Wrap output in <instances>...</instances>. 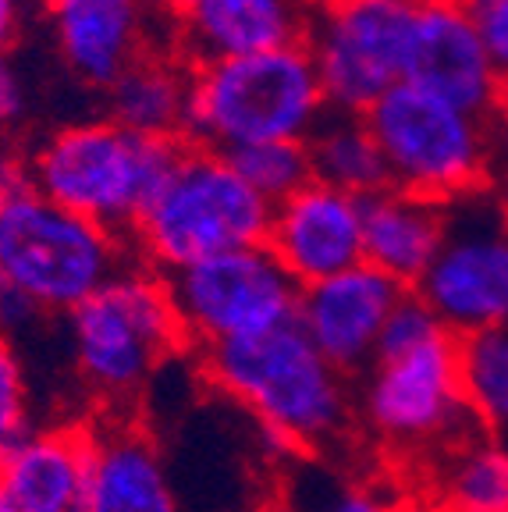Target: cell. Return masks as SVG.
<instances>
[{
    "label": "cell",
    "instance_id": "e575fe53",
    "mask_svg": "<svg viewBox=\"0 0 508 512\" xmlns=\"http://www.w3.org/2000/svg\"><path fill=\"white\" fill-rule=\"evenodd\" d=\"M189 4H192V0H164V8H171L175 15H178L182 8H189Z\"/></svg>",
    "mask_w": 508,
    "mask_h": 512
},
{
    "label": "cell",
    "instance_id": "8992f818",
    "mask_svg": "<svg viewBox=\"0 0 508 512\" xmlns=\"http://www.w3.org/2000/svg\"><path fill=\"white\" fill-rule=\"evenodd\" d=\"M267 228L270 203L235 175L228 157L185 143L178 168L135 221L128 249L157 274H175L210 256L263 246Z\"/></svg>",
    "mask_w": 508,
    "mask_h": 512
},
{
    "label": "cell",
    "instance_id": "277c9868",
    "mask_svg": "<svg viewBox=\"0 0 508 512\" xmlns=\"http://www.w3.org/2000/svg\"><path fill=\"white\" fill-rule=\"evenodd\" d=\"M182 153V139L139 136L111 118L75 121L29 153V175L50 203L128 239Z\"/></svg>",
    "mask_w": 508,
    "mask_h": 512
},
{
    "label": "cell",
    "instance_id": "8fae6325",
    "mask_svg": "<svg viewBox=\"0 0 508 512\" xmlns=\"http://www.w3.org/2000/svg\"><path fill=\"white\" fill-rule=\"evenodd\" d=\"M416 11L384 0H342L313 15L302 36L324 89L327 111L359 114L405 82Z\"/></svg>",
    "mask_w": 508,
    "mask_h": 512
},
{
    "label": "cell",
    "instance_id": "d6986e66",
    "mask_svg": "<svg viewBox=\"0 0 508 512\" xmlns=\"http://www.w3.org/2000/svg\"><path fill=\"white\" fill-rule=\"evenodd\" d=\"M445 242V207L395 185L363 200V260L413 292Z\"/></svg>",
    "mask_w": 508,
    "mask_h": 512
},
{
    "label": "cell",
    "instance_id": "f546056e",
    "mask_svg": "<svg viewBox=\"0 0 508 512\" xmlns=\"http://www.w3.org/2000/svg\"><path fill=\"white\" fill-rule=\"evenodd\" d=\"M491 189L508 203V96L491 118Z\"/></svg>",
    "mask_w": 508,
    "mask_h": 512
},
{
    "label": "cell",
    "instance_id": "2e32d148",
    "mask_svg": "<svg viewBox=\"0 0 508 512\" xmlns=\"http://www.w3.org/2000/svg\"><path fill=\"white\" fill-rule=\"evenodd\" d=\"M96 424H36L0 456V488L18 512H86Z\"/></svg>",
    "mask_w": 508,
    "mask_h": 512
},
{
    "label": "cell",
    "instance_id": "52a82bcc",
    "mask_svg": "<svg viewBox=\"0 0 508 512\" xmlns=\"http://www.w3.org/2000/svg\"><path fill=\"white\" fill-rule=\"evenodd\" d=\"M388 182L441 207L491 185V121L398 82L363 114Z\"/></svg>",
    "mask_w": 508,
    "mask_h": 512
},
{
    "label": "cell",
    "instance_id": "7a4b0ae2",
    "mask_svg": "<svg viewBox=\"0 0 508 512\" xmlns=\"http://www.w3.org/2000/svg\"><path fill=\"white\" fill-rule=\"evenodd\" d=\"M199 367L285 456H324L356 431V381L334 370L295 320L199 352Z\"/></svg>",
    "mask_w": 508,
    "mask_h": 512
},
{
    "label": "cell",
    "instance_id": "ba28073f",
    "mask_svg": "<svg viewBox=\"0 0 508 512\" xmlns=\"http://www.w3.org/2000/svg\"><path fill=\"white\" fill-rule=\"evenodd\" d=\"M128 260V239L36 189L0 203V281L25 292L47 317H68Z\"/></svg>",
    "mask_w": 508,
    "mask_h": 512
},
{
    "label": "cell",
    "instance_id": "5bb4252c",
    "mask_svg": "<svg viewBox=\"0 0 508 512\" xmlns=\"http://www.w3.org/2000/svg\"><path fill=\"white\" fill-rule=\"evenodd\" d=\"M263 246L299 288L334 278L363 264V200L313 178L270 207Z\"/></svg>",
    "mask_w": 508,
    "mask_h": 512
},
{
    "label": "cell",
    "instance_id": "4316f807",
    "mask_svg": "<svg viewBox=\"0 0 508 512\" xmlns=\"http://www.w3.org/2000/svg\"><path fill=\"white\" fill-rule=\"evenodd\" d=\"M469 25L484 43L494 72L508 89V0H459Z\"/></svg>",
    "mask_w": 508,
    "mask_h": 512
},
{
    "label": "cell",
    "instance_id": "cb8c5ba5",
    "mask_svg": "<svg viewBox=\"0 0 508 512\" xmlns=\"http://www.w3.org/2000/svg\"><path fill=\"white\" fill-rule=\"evenodd\" d=\"M270 512H405L398 491L370 477H334V473H302L281 488Z\"/></svg>",
    "mask_w": 508,
    "mask_h": 512
},
{
    "label": "cell",
    "instance_id": "d4e9b609",
    "mask_svg": "<svg viewBox=\"0 0 508 512\" xmlns=\"http://www.w3.org/2000/svg\"><path fill=\"white\" fill-rule=\"evenodd\" d=\"M235 175L274 207V203L288 200L292 192H299L306 182H313L310 168V150L306 143H256L242 146V150L224 153Z\"/></svg>",
    "mask_w": 508,
    "mask_h": 512
},
{
    "label": "cell",
    "instance_id": "7402d4cb",
    "mask_svg": "<svg viewBox=\"0 0 508 512\" xmlns=\"http://www.w3.org/2000/svg\"><path fill=\"white\" fill-rule=\"evenodd\" d=\"M306 150H310L313 178L349 192V196L366 200L391 185L381 146H377L366 118L359 114L327 111L324 121L313 128V136L306 139Z\"/></svg>",
    "mask_w": 508,
    "mask_h": 512
},
{
    "label": "cell",
    "instance_id": "30bf717a",
    "mask_svg": "<svg viewBox=\"0 0 508 512\" xmlns=\"http://www.w3.org/2000/svg\"><path fill=\"white\" fill-rule=\"evenodd\" d=\"M164 278L185 345L196 352L281 328L295 320L302 296V288L267 246L210 256Z\"/></svg>",
    "mask_w": 508,
    "mask_h": 512
},
{
    "label": "cell",
    "instance_id": "836d02e7",
    "mask_svg": "<svg viewBox=\"0 0 508 512\" xmlns=\"http://www.w3.org/2000/svg\"><path fill=\"white\" fill-rule=\"evenodd\" d=\"M384 4H398L405 11H423V8H437V4H452V0H384Z\"/></svg>",
    "mask_w": 508,
    "mask_h": 512
},
{
    "label": "cell",
    "instance_id": "8d00e7d4",
    "mask_svg": "<svg viewBox=\"0 0 508 512\" xmlns=\"http://www.w3.org/2000/svg\"><path fill=\"white\" fill-rule=\"evenodd\" d=\"M405 512H430L427 505H416V509H405Z\"/></svg>",
    "mask_w": 508,
    "mask_h": 512
},
{
    "label": "cell",
    "instance_id": "6da1fadb",
    "mask_svg": "<svg viewBox=\"0 0 508 512\" xmlns=\"http://www.w3.org/2000/svg\"><path fill=\"white\" fill-rule=\"evenodd\" d=\"M469 427L459 338L409 292L391 313L377 360L356 377V431L388 459L423 470Z\"/></svg>",
    "mask_w": 508,
    "mask_h": 512
},
{
    "label": "cell",
    "instance_id": "9c48e42d",
    "mask_svg": "<svg viewBox=\"0 0 508 512\" xmlns=\"http://www.w3.org/2000/svg\"><path fill=\"white\" fill-rule=\"evenodd\" d=\"M413 292L455 338L508 328V203L491 185L445 207V242Z\"/></svg>",
    "mask_w": 508,
    "mask_h": 512
},
{
    "label": "cell",
    "instance_id": "3957f363",
    "mask_svg": "<svg viewBox=\"0 0 508 512\" xmlns=\"http://www.w3.org/2000/svg\"><path fill=\"white\" fill-rule=\"evenodd\" d=\"M61 320L75 381L111 416H125L160 367L189 349L167 278L135 256Z\"/></svg>",
    "mask_w": 508,
    "mask_h": 512
},
{
    "label": "cell",
    "instance_id": "d6a6232c",
    "mask_svg": "<svg viewBox=\"0 0 508 512\" xmlns=\"http://www.w3.org/2000/svg\"><path fill=\"white\" fill-rule=\"evenodd\" d=\"M342 0H299V8L306 11V18H313V15H324V11H331V8H338Z\"/></svg>",
    "mask_w": 508,
    "mask_h": 512
},
{
    "label": "cell",
    "instance_id": "ac0fdd59",
    "mask_svg": "<svg viewBox=\"0 0 508 512\" xmlns=\"http://www.w3.org/2000/svg\"><path fill=\"white\" fill-rule=\"evenodd\" d=\"M306 25L299 0H192L178 11V43L196 68L292 47L302 43Z\"/></svg>",
    "mask_w": 508,
    "mask_h": 512
},
{
    "label": "cell",
    "instance_id": "83f0119b",
    "mask_svg": "<svg viewBox=\"0 0 508 512\" xmlns=\"http://www.w3.org/2000/svg\"><path fill=\"white\" fill-rule=\"evenodd\" d=\"M43 320H47V313L32 303L25 292H18L8 281H0V335L18 342L22 335L40 328Z\"/></svg>",
    "mask_w": 508,
    "mask_h": 512
},
{
    "label": "cell",
    "instance_id": "603a6c76",
    "mask_svg": "<svg viewBox=\"0 0 508 512\" xmlns=\"http://www.w3.org/2000/svg\"><path fill=\"white\" fill-rule=\"evenodd\" d=\"M459 381L469 424L508 438V328L459 338Z\"/></svg>",
    "mask_w": 508,
    "mask_h": 512
},
{
    "label": "cell",
    "instance_id": "5b68a950",
    "mask_svg": "<svg viewBox=\"0 0 508 512\" xmlns=\"http://www.w3.org/2000/svg\"><path fill=\"white\" fill-rule=\"evenodd\" d=\"M327 100L302 43L192 68L185 143L217 153L256 143H306Z\"/></svg>",
    "mask_w": 508,
    "mask_h": 512
},
{
    "label": "cell",
    "instance_id": "4dcf8cb0",
    "mask_svg": "<svg viewBox=\"0 0 508 512\" xmlns=\"http://www.w3.org/2000/svg\"><path fill=\"white\" fill-rule=\"evenodd\" d=\"M32 189L29 175V153L15 150V146H0V203L15 200L22 192Z\"/></svg>",
    "mask_w": 508,
    "mask_h": 512
},
{
    "label": "cell",
    "instance_id": "e0dca14e",
    "mask_svg": "<svg viewBox=\"0 0 508 512\" xmlns=\"http://www.w3.org/2000/svg\"><path fill=\"white\" fill-rule=\"evenodd\" d=\"M86 512H182L157 438L132 416L96 424Z\"/></svg>",
    "mask_w": 508,
    "mask_h": 512
},
{
    "label": "cell",
    "instance_id": "484cf974",
    "mask_svg": "<svg viewBox=\"0 0 508 512\" xmlns=\"http://www.w3.org/2000/svg\"><path fill=\"white\" fill-rule=\"evenodd\" d=\"M36 427V395L18 342L0 335V456Z\"/></svg>",
    "mask_w": 508,
    "mask_h": 512
},
{
    "label": "cell",
    "instance_id": "d590c367",
    "mask_svg": "<svg viewBox=\"0 0 508 512\" xmlns=\"http://www.w3.org/2000/svg\"><path fill=\"white\" fill-rule=\"evenodd\" d=\"M0 512H18L15 505H11V498L4 495V488H0Z\"/></svg>",
    "mask_w": 508,
    "mask_h": 512
},
{
    "label": "cell",
    "instance_id": "9a60e30c",
    "mask_svg": "<svg viewBox=\"0 0 508 512\" xmlns=\"http://www.w3.org/2000/svg\"><path fill=\"white\" fill-rule=\"evenodd\" d=\"M405 82L487 121L498 114L508 96L459 0L416 11Z\"/></svg>",
    "mask_w": 508,
    "mask_h": 512
},
{
    "label": "cell",
    "instance_id": "44dd1931",
    "mask_svg": "<svg viewBox=\"0 0 508 512\" xmlns=\"http://www.w3.org/2000/svg\"><path fill=\"white\" fill-rule=\"evenodd\" d=\"M189 96L192 64L171 54H150L121 72L107 89V118L139 136L185 143Z\"/></svg>",
    "mask_w": 508,
    "mask_h": 512
},
{
    "label": "cell",
    "instance_id": "1f68e13d",
    "mask_svg": "<svg viewBox=\"0 0 508 512\" xmlns=\"http://www.w3.org/2000/svg\"><path fill=\"white\" fill-rule=\"evenodd\" d=\"M22 8L25 0H0V57H8L22 32Z\"/></svg>",
    "mask_w": 508,
    "mask_h": 512
},
{
    "label": "cell",
    "instance_id": "f1b7e54d",
    "mask_svg": "<svg viewBox=\"0 0 508 512\" xmlns=\"http://www.w3.org/2000/svg\"><path fill=\"white\" fill-rule=\"evenodd\" d=\"M25 114V86L22 75L15 72L11 57H0V146H4V136L8 128H15Z\"/></svg>",
    "mask_w": 508,
    "mask_h": 512
},
{
    "label": "cell",
    "instance_id": "7c38bea8",
    "mask_svg": "<svg viewBox=\"0 0 508 512\" xmlns=\"http://www.w3.org/2000/svg\"><path fill=\"white\" fill-rule=\"evenodd\" d=\"M405 296L409 288L363 260L334 278L302 288L295 324L334 370L356 381L377 360L384 328Z\"/></svg>",
    "mask_w": 508,
    "mask_h": 512
},
{
    "label": "cell",
    "instance_id": "ffe728a7",
    "mask_svg": "<svg viewBox=\"0 0 508 512\" xmlns=\"http://www.w3.org/2000/svg\"><path fill=\"white\" fill-rule=\"evenodd\" d=\"M420 473L430 512H508V438L469 427Z\"/></svg>",
    "mask_w": 508,
    "mask_h": 512
},
{
    "label": "cell",
    "instance_id": "4fadbf2b",
    "mask_svg": "<svg viewBox=\"0 0 508 512\" xmlns=\"http://www.w3.org/2000/svg\"><path fill=\"white\" fill-rule=\"evenodd\" d=\"M164 0H50L47 22L64 68L89 89H111L153 50Z\"/></svg>",
    "mask_w": 508,
    "mask_h": 512
},
{
    "label": "cell",
    "instance_id": "74e56055",
    "mask_svg": "<svg viewBox=\"0 0 508 512\" xmlns=\"http://www.w3.org/2000/svg\"><path fill=\"white\" fill-rule=\"evenodd\" d=\"M40 4H50V0H40Z\"/></svg>",
    "mask_w": 508,
    "mask_h": 512
}]
</instances>
